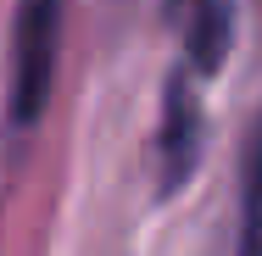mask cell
Masks as SVG:
<instances>
[{
  "instance_id": "1",
  "label": "cell",
  "mask_w": 262,
  "mask_h": 256,
  "mask_svg": "<svg viewBox=\"0 0 262 256\" xmlns=\"http://www.w3.org/2000/svg\"><path fill=\"white\" fill-rule=\"evenodd\" d=\"M56 34H61V0H17V22H11V123L17 128H28L45 111Z\"/></svg>"
},
{
  "instance_id": "2",
  "label": "cell",
  "mask_w": 262,
  "mask_h": 256,
  "mask_svg": "<svg viewBox=\"0 0 262 256\" xmlns=\"http://www.w3.org/2000/svg\"><path fill=\"white\" fill-rule=\"evenodd\" d=\"M234 256H262V123L251 139V161H246V206H240V251Z\"/></svg>"
}]
</instances>
